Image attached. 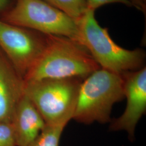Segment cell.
<instances>
[{"label":"cell","mask_w":146,"mask_h":146,"mask_svg":"<svg viewBox=\"0 0 146 146\" xmlns=\"http://www.w3.org/2000/svg\"><path fill=\"white\" fill-rule=\"evenodd\" d=\"M100 68L78 42L67 37L48 35L44 50L23 80L28 82L47 78L84 80Z\"/></svg>","instance_id":"obj_1"},{"label":"cell","mask_w":146,"mask_h":146,"mask_svg":"<svg viewBox=\"0 0 146 146\" xmlns=\"http://www.w3.org/2000/svg\"><path fill=\"white\" fill-rule=\"evenodd\" d=\"M78 43L83 46L101 68L122 74L144 67L146 53L141 49L128 50L111 38L108 29L100 26L95 11L88 9L78 21Z\"/></svg>","instance_id":"obj_2"},{"label":"cell","mask_w":146,"mask_h":146,"mask_svg":"<svg viewBox=\"0 0 146 146\" xmlns=\"http://www.w3.org/2000/svg\"><path fill=\"white\" fill-rule=\"evenodd\" d=\"M125 98L122 74L100 68L82 81L72 119L85 125L108 123L114 104Z\"/></svg>","instance_id":"obj_3"},{"label":"cell","mask_w":146,"mask_h":146,"mask_svg":"<svg viewBox=\"0 0 146 146\" xmlns=\"http://www.w3.org/2000/svg\"><path fill=\"white\" fill-rule=\"evenodd\" d=\"M83 80L47 78L24 82V93L35 105L46 124L68 123L73 118Z\"/></svg>","instance_id":"obj_4"},{"label":"cell","mask_w":146,"mask_h":146,"mask_svg":"<svg viewBox=\"0 0 146 146\" xmlns=\"http://www.w3.org/2000/svg\"><path fill=\"white\" fill-rule=\"evenodd\" d=\"M1 20L44 35L67 37L78 43V22L43 0H15Z\"/></svg>","instance_id":"obj_5"},{"label":"cell","mask_w":146,"mask_h":146,"mask_svg":"<svg viewBox=\"0 0 146 146\" xmlns=\"http://www.w3.org/2000/svg\"><path fill=\"white\" fill-rule=\"evenodd\" d=\"M46 44L47 35L0 19V49L23 79Z\"/></svg>","instance_id":"obj_6"},{"label":"cell","mask_w":146,"mask_h":146,"mask_svg":"<svg viewBox=\"0 0 146 146\" xmlns=\"http://www.w3.org/2000/svg\"><path fill=\"white\" fill-rule=\"evenodd\" d=\"M127 105L123 113L110 122V131H125L131 141L135 139L136 127L146 111V68L122 74Z\"/></svg>","instance_id":"obj_7"},{"label":"cell","mask_w":146,"mask_h":146,"mask_svg":"<svg viewBox=\"0 0 146 146\" xmlns=\"http://www.w3.org/2000/svg\"><path fill=\"white\" fill-rule=\"evenodd\" d=\"M24 89L23 79L0 49V122L11 121Z\"/></svg>","instance_id":"obj_8"},{"label":"cell","mask_w":146,"mask_h":146,"mask_svg":"<svg viewBox=\"0 0 146 146\" xmlns=\"http://www.w3.org/2000/svg\"><path fill=\"white\" fill-rule=\"evenodd\" d=\"M11 123L16 146H28L46 125L42 115L26 94L16 106Z\"/></svg>","instance_id":"obj_9"},{"label":"cell","mask_w":146,"mask_h":146,"mask_svg":"<svg viewBox=\"0 0 146 146\" xmlns=\"http://www.w3.org/2000/svg\"><path fill=\"white\" fill-rule=\"evenodd\" d=\"M67 122L46 124L39 135L28 146H60L63 131Z\"/></svg>","instance_id":"obj_10"},{"label":"cell","mask_w":146,"mask_h":146,"mask_svg":"<svg viewBox=\"0 0 146 146\" xmlns=\"http://www.w3.org/2000/svg\"><path fill=\"white\" fill-rule=\"evenodd\" d=\"M78 22L88 10L86 0H43Z\"/></svg>","instance_id":"obj_11"},{"label":"cell","mask_w":146,"mask_h":146,"mask_svg":"<svg viewBox=\"0 0 146 146\" xmlns=\"http://www.w3.org/2000/svg\"><path fill=\"white\" fill-rule=\"evenodd\" d=\"M0 146H16L11 121L0 122Z\"/></svg>","instance_id":"obj_12"},{"label":"cell","mask_w":146,"mask_h":146,"mask_svg":"<svg viewBox=\"0 0 146 146\" xmlns=\"http://www.w3.org/2000/svg\"><path fill=\"white\" fill-rule=\"evenodd\" d=\"M86 1L88 9L94 11L103 5L111 3H122L129 7L133 6L129 0H86Z\"/></svg>","instance_id":"obj_13"},{"label":"cell","mask_w":146,"mask_h":146,"mask_svg":"<svg viewBox=\"0 0 146 146\" xmlns=\"http://www.w3.org/2000/svg\"><path fill=\"white\" fill-rule=\"evenodd\" d=\"M133 6L142 11L145 14L146 12V0H129Z\"/></svg>","instance_id":"obj_14"},{"label":"cell","mask_w":146,"mask_h":146,"mask_svg":"<svg viewBox=\"0 0 146 146\" xmlns=\"http://www.w3.org/2000/svg\"><path fill=\"white\" fill-rule=\"evenodd\" d=\"M12 0H0V13L3 14L13 7Z\"/></svg>","instance_id":"obj_15"}]
</instances>
